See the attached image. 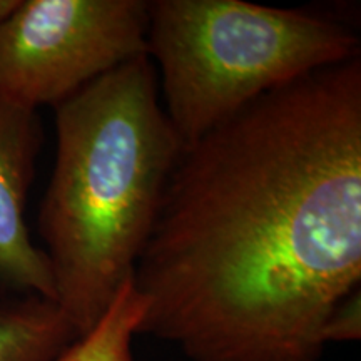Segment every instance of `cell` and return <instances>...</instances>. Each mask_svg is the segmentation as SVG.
Here are the masks:
<instances>
[{
    "label": "cell",
    "mask_w": 361,
    "mask_h": 361,
    "mask_svg": "<svg viewBox=\"0 0 361 361\" xmlns=\"http://www.w3.org/2000/svg\"><path fill=\"white\" fill-rule=\"evenodd\" d=\"M361 336V290H356L345 298L335 313L331 314L324 329L328 343L358 341Z\"/></svg>",
    "instance_id": "8"
},
{
    "label": "cell",
    "mask_w": 361,
    "mask_h": 361,
    "mask_svg": "<svg viewBox=\"0 0 361 361\" xmlns=\"http://www.w3.org/2000/svg\"><path fill=\"white\" fill-rule=\"evenodd\" d=\"M78 338L56 301L0 300V361H56Z\"/></svg>",
    "instance_id": "6"
},
{
    "label": "cell",
    "mask_w": 361,
    "mask_h": 361,
    "mask_svg": "<svg viewBox=\"0 0 361 361\" xmlns=\"http://www.w3.org/2000/svg\"><path fill=\"white\" fill-rule=\"evenodd\" d=\"M146 301L130 278L96 326L79 336L56 361H134L133 340L139 336Z\"/></svg>",
    "instance_id": "7"
},
{
    "label": "cell",
    "mask_w": 361,
    "mask_h": 361,
    "mask_svg": "<svg viewBox=\"0 0 361 361\" xmlns=\"http://www.w3.org/2000/svg\"><path fill=\"white\" fill-rule=\"evenodd\" d=\"M133 281L137 335L189 361H319L361 281V57L180 149Z\"/></svg>",
    "instance_id": "1"
},
{
    "label": "cell",
    "mask_w": 361,
    "mask_h": 361,
    "mask_svg": "<svg viewBox=\"0 0 361 361\" xmlns=\"http://www.w3.org/2000/svg\"><path fill=\"white\" fill-rule=\"evenodd\" d=\"M20 6V0H0V27L11 19V16Z\"/></svg>",
    "instance_id": "9"
},
{
    "label": "cell",
    "mask_w": 361,
    "mask_h": 361,
    "mask_svg": "<svg viewBox=\"0 0 361 361\" xmlns=\"http://www.w3.org/2000/svg\"><path fill=\"white\" fill-rule=\"evenodd\" d=\"M147 11V57L183 147L269 90L360 57L350 25L308 8L154 0Z\"/></svg>",
    "instance_id": "3"
},
{
    "label": "cell",
    "mask_w": 361,
    "mask_h": 361,
    "mask_svg": "<svg viewBox=\"0 0 361 361\" xmlns=\"http://www.w3.org/2000/svg\"><path fill=\"white\" fill-rule=\"evenodd\" d=\"M157 71L133 59L56 111V161L39 209L56 303L78 336L90 331L135 263L180 154Z\"/></svg>",
    "instance_id": "2"
},
{
    "label": "cell",
    "mask_w": 361,
    "mask_h": 361,
    "mask_svg": "<svg viewBox=\"0 0 361 361\" xmlns=\"http://www.w3.org/2000/svg\"><path fill=\"white\" fill-rule=\"evenodd\" d=\"M40 146L37 111L0 99V284L56 301L51 264L25 223Z\"/></svg>",
    "instance_id": "5"
},
{
    "label": "cell",
    "mask_w": 361,
    "mask_h": 361,
    "mask_svg": "<svg viewBox=\"0 0 361 361\" xmlns=\"http://www.w3.org/2000/svg\"><path fill=\"white\" fill-rule=\"evenodd\" d=\"M144 0H20L0 27V99L37 111L147 56Z\"/></svg>",
    "instance_id": "4"
}]
</instances>
